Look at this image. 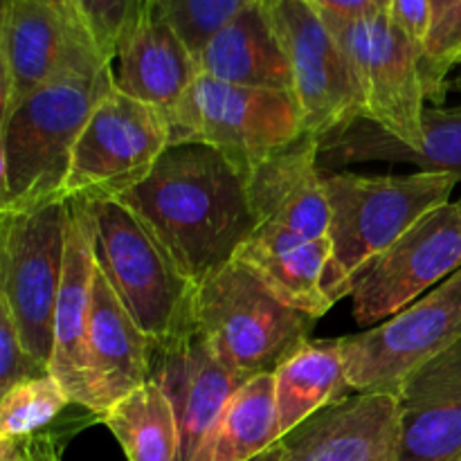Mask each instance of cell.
I'll use <instances>...</instances> for the list:
<instances>
[{
    "instance_id": "cell-30",
    "label": "cell",
    "mask_w": 461,
    "mask_h": 461,
    "mask_svg": "<svg viewBox=\"0 0 461 461\" xmlns=\"http://www.w3.org/2000/svg\"><path fill=\"white\" fill-rule=\"evenodd\" d=\"M252 3L257 0H156V7L196 57L225 23Z\"/></svg>"
},
{
    "instance_id": "cell-21",
    "label": "cell",
    "mask_w": 461,
    "mask_h": 461,
    "mask_svg": "<svg viewBox=\"0 0 461 461\" xmlns=\"http://www.w3.org/2000/svg\"><path fill=\"white\" fill-rule=\"evenodd\" d=\"M115 86L129 97L171 113L196 81V57L158 12L156 0L117 52Z\"/></svg>"
},
{
    "instance_id": "cell-39",
    "label": "cell",
    "mask_w": 461,
    "mask_h": 461,
    "mask_svg": "<svg viewBox=\"0 0 461 461\" xmlns=\"http://www.w3.org/2000/svg\"><path fill=\"white\" fill-rule=\"evenodd\" d=\"M457 205H459V210H461V198H459V201H457Z\"/></svg>"
},
{
    "instance_id": "cell-11",
    "label": "cell",
    "mask_w": 461,
    "mask_h": 461,
    "mask_svg": "<svg viewBox=\"0 0 461 461\" xmlns=\"http://www.w3.org/2000/svg\"><path fill=\"white\" fill-rule=\"evenodd\" d=\"M293 75L304 133L327 138L360 120L351 68L336 34L309 0H261Z\"/></svg>"
},
{
    "instance_id": "cell-10",
    "label": "cell",
    "mask_w": 461,
    "mask_h": 461,
    "mask_svg": "<svg viewBox=\"0 0 461 461\" xmlns=\"http://www.w3.org/2000/svg\"><path fill=\"white\" fill-rule=\"evenodd\" d=\"M461 340V268L408 309L363 333L338 338L354 392L394 390Z\"/></svg>"
},
{
    "instance_id": "cell-8",
    "label": "cell",
    "mask_w": 461,
    "mask_h": 461,
    "mask_svg": "<svg viewBox=\"0 0 461 461\" xmlns=\"http://www.w3.org/2000/svg\"><path fill=\"white\" fill-rule=\"evenodd\" d=\"M66 232L68 201L25 212H0V302L12 311L25 349L48 367Z\"/></svg>"
},
{
    "instance_id": "cell-12",
    "label": "cell",
    "mask_w": 461,
    "mask_h": 461,
    "mask_svg": "<svg viewBox=\"0 0 461 461\" xmlns=\"http://www.w3.org/2000/svg\"><path fill=\"white\" fill-rule=\"evenodd\" d=\"M111 63L79 21L45 0H3L0 14V115L43 86L99 75Z\"/></svg>"
},
{
    "instance_id": "cell-16",
    "label": "cell",
    "mask_w": 461,
    "mask_h": 461,
    "mask_svg": "<svg viewBox=\"0 0 461 461\" xmlns=\"http://www.w3.org/2000/svg\"><path fill=\"white\" fill-rule=\"evenodd\" d=\"M275 461H399V408L390 390L356 392L288 432Z\"/></svg>"
},
{
    "instance_id": "cell-20",
    "label": "cell",
    "mask_w": 461,
    "mask_h": 461,
    "mask_svg": "<svg viewBox=\"0 0 461 461\" xmlns=\"http://www.w3.org/2000/svg\"><path fill=\"white\" fill-rule=\"evenodd\" d=\"M358 162H405L428 174L453 176L461 183V104L426 108L419 147H408L367 120L354 122L349 129L327 135L320 142L322 171Z\"/></svg>"
},
{
    "instance_id": "cell-28",
    "label": "cell",
    "mask_w": 461,
    "mask_h": 461,
    "mask_svg": "<svg viewBox=\"0 0 461 461\" xmlns=\"http://www.w3.org/2000/svg\"><path fill=\"white\" fill-rule=\"evenodd\" d=\"M430 27L421 50V81L432 106H444L450 70L461 63V0H428Z\"/></svg>"
},
{
    "instance_id": "cell-24",
    "label": "cell",
    "mask_w": 461,
    "mask_h": 461,
    "mask_svg": "<svg viewBox=\"0 0 461 461\" xmlns=\"http://www.w3.org/2000/svg\"><path fill=\"white\" fill-rule=\"evenodd\" d=\"M282 439L320 410L354 392L338 340L309 342L273 372Z\"/></svg>"
},
{
    "instance_id": "cell-13",
    "label": "cell",
    "mask_w": 461,
    "mask_h": 461,
    "mask_svg": "<svg viewBox=\"0 0 461 461\" xmlns=\"http://www.w3.org/2000/svg\"><path fill=\"white\" fill-rule=\"evenodd\" d=\"M461 268V210L446 203L428 212L385 252L369 261L351 288L354 318L376 327Z\"/></svg>"
},
{
    "instance_id": "cell-36",
    "label": "cell",
    "mask_w": 461,
    "mask_h": 461,
    "mask_svg": "<svg viewBox=\"0 0 461 461\" xmlns=\"http://www.w3.org/2000/svg\"><path fill=\"white\" fill-rule=\"evenodd\" d=\"M45 3H50L52 7H57V9H61V12L68 14V16L77 18L75 9H72V0H45ZM79 25H81V23H79Z\"/></svg>"
},
{
    "instance_id": "cell-27",
    "label": "cell",
    "mask_w": 461,
    "mask_h": 461,
    "mask_svg": "<svg viewBox=\"0 0 461 461\" xmlns=\"http://www.w3.org/2000/svg\"><path fill=\"white\" fill-rule=\"evenodd\" d=\"M68 405L70 399L52 374L18 383L0 396V441L48 430Z\"/></svg>"
},
{
    "instance_id": "cell-14",
    "label": "cell",
    "mask_w": 461,
    "mask_h": 461,
    "mask_svg": "<svg viewBox=\"0 0 461 461\" xmlns=\"http://www.w3.org/2000/svg\"><path fill=\"white\" fill-rule=\"evenodd\" d=\"M320 142L304 133L248 176V203L255 219L252 239L288 246L327 237L329 201Z\"/></svg>"
},
{
    "instance_id": "cell-3",
    "label": "cell",
    "mask_w": 461,
    "mask_h": 461,
    "mask_svg": "<svg viewBox=\"0 0 461 461\" xmlns=\"http://www.w3.org/2000/svg\"><path fill=\"white\" fill-rule=\"evenodd\" d=\"M457 180L417 171L408 176H363L324 171L331 259L324 288L340 302L351 295L360 270L399 241L428 212L450 203Z\"/></svg>"
},
{
    "instance_id": "cell-1",
    "label": "cell",
    "mask_w": 461,
    "mask_h": 461,
    "mask_svg": "<svg viewBox=\"0 0 461 461\" xmlns=\"http://www.w3.org/2000/svg\"><path fill=\"white\" fill-rule=\"evenodd\" d=\"M117 198L194 286L230 264L255 232L246 178L198 142L169 144L151 174Z\"/></svg>"
},
{
    "instance_id": "cell-2",
    "label": "cell",
    "mask_w": 461,
    "mask_h": 461,
    "mask_svg": "<svg viewBox=\"0 0 461 461\" xmlns=\"http://www.w3.org/2000/svg\"><path fill=\"white\" fill-rule=\"evenodd\" d=\"M115 86V70L68 77L0 115V212L66 201L72 153L90 115Z\"/></svg>"
},
{
    "instance_id": "cell-35",
    "label": "cell",
    "mask_w": 461,
    "mask_h": 461,
    "mask_svg": "<svg viewBox=\"0 0 461 461\" xmlns=\"http://www.w3.org/2000/svg\"><path fill=\"white\" fill-rule=\"evenodd\" d=\"M0 461H27L16 439L0 441Z\"/></svg>"
},
{
    "instance_id": "cell-9",
    "label": "cell",
    "mask_w": 461,
    "mask_h": 461,
    "mask_svg": "<svg viewBox=\"0 0 461 461\" xmlns=\"http://www.w3.org/2000/svg\"><path fill=\"white\" fill-rule=\"evenodd\" d=\"M169 144V113L113 86L81 131L72 153L66 201L122 196L151 174Z\"/></svg>"
},
{
    "instance_id": "cell-33",
    "label": "cell",
    "mask_w": 461,
    "mask_h": 461,
    "mask_svg": "<svg viewBox=\"0 0 461 461\" xmlns=\"http://www.w3.org/2000/svg\"><path fill=\"white\" fill-rule=\"evenodd\" d=\"M16 441L21 444L27 461H61V446L57 444V435L52 432V428Z\"/></svg>"
},
{
    "instance_id": "cell-37",
    "label": "cell",
    "mask_w": 461,
    "mask_h": 461,
    "mask_svg": "<svg viewBox=\"0 0 461 461\" xmlns=\"http://www.w3.org/2000/svg\"><path fill=\"white\" fill-rule=\"evenodd\" d=\"M376 5H378V7L385 9V12H387V5H390V0H376Z\"/></svg>"
},
{
    "instance_id": "cell-31",
    "label": "cell",
    "mask_w": 461,
    "mask_h": 461,
    "mask_svg": "<svg viewBox=\"0 0 461 461\" xmlns=\"http://www.w3.org/2000/svg\"><path fill=\"white\" fill-rule=\"evenodd\" d=\"M50 374L48 365L36 360L23 345L14 324L12 311L0 302V396L7 394L18 383Z\"/></svg>"
},
{
    "instance_id": "cell-23",
    "label": "cell",
    "mask_w": 461,
    "mask_h": 461,
    "mask_svg": "<svg viewBox=\"0 0 461 461\" xmlns=\"http://www.w3.org/2000/svg\"><path fill=\"white\" fill-rule=\"evenodd\" d=\"M329 259V237L288 246H268L250 237L232 261L255 275L288 309L320 320L333 309V300L324 288Z\"/></svg>"
},
{
    "instance_id": "cell-22",
    "label": "cell",
    "mask_w": 461,
    "mask_h": 461,
    "mask_svg": "<svg viewBox=\"0 0 461 461\" xmlns=\"http://www.w3.org/2000/svg\"><path fill=\"white\" fill-rule=\"evenodd\" d=\"M198 72L246 88L293 95V75L261 0L225 23L196 54Z\"/></svg>"
},
{
    "instance_id": "cell-17",
    "label": "cell",
    "mask_w": 461,
    "mask_h": 461,
    "mask_svg": "<svg viewBox=\"0 0 461 461\" xmlns=\"http://www.w3.org/2000/svg\"><path fill=\"white\" fill-rule=\"evenodd\" d=\"M97 261V259H95ZM156 342L138 327L111 282L95 266L86 329V412L102 417L115 403L151 381Z\"/></svg>"
},
{
    "instance_id": "cell-25",
    "label": "cell",
    "mask_w": 461,
    "mask_h": 461,
    "mask_svg": "<svg viewBox=\"0 0 461 461\" xmlns=\"http://www.w3.org/2000/svg\"><path fill=\"white\" fill-rule=\"evenodd\" d=\"M282 441L273 374L246 381L225 405L205 461H255Z\"/></svg>"
},
{
    "instance_id": "cell-29",
    "label": "cell",
    "mask_w": 461,
    "mask_h": 461,
    "mask_svg": "<svg viewBox=\"0 0 461 461\" xmlns=\"http://www.w3.org/2000/svg\"><path fill=\"white\" fill-rule=\"evenodd\" d=\"M151 3L153 0H72V9L99 57L113 66L120 48Z\"/></svg>"
},
{
    "instance_id": "cell-34",
    "label": "cell",
    "mask_w": 461,
    "mask_h": 461,
    "mask_svg": "<svg viewBox=\"0 0 461 461\" xmlns=\"http://www.w3.org/2000/svg\"><path fill=\"white\" fill-rule=\"evenodd\" d=\"M318 12L331 14L338 18H363L376 14V0H309Z\"/></svg>"
},
{
    "instance_id": "cell-32",
    "label": "cell",
    "mask_w": 461,
    "mask_h": 461,
    "mask_svg": "<svg viewBox=\"0 0 461 461\" xmlns=\"http://www.w3.org/2000/svg\"><path fill=\"white\" fill-rule=\"evenodd\" d=\"M387 14L423 50L428 27H430V3L428 0H390Z\"/></svg>"
},
{
    "instance_id": "cell-15",
    "label": "cell",
    "mask_w": 461,
    "mask_h": 461,
    "mask_svg": "<svg viewBox=\"0 0 461 461\" xmlns=\"http://www.w3.org/2000/svg\"><path fill=\"white\" fill-rule=\"evenodd\" d=\"M151 378L174 408L178 461H205L221 414L243 383L216 358L196 329L178 340L156 345Z\"/></svg>"
},
{
    "instance_id": "cell-6",
    "label": "cell",
    "mask_w": 461,
    "mask_h": 461,
    "mask_svg": "<svg viewBox=\"0 0 461 461\" xmlns=\"http://www.w3.org/2000/svg\"><path fill=\"white\" fill-rule=\"evenodd\" d=\"M171 144L198 142L219 151L243 178L304 135L291 93L246 88L198 75L174 111Z\"/></svg>"
},
{
    "instance_id": "cell-4",
    "label": "cell",
    "mask_w": 461,
    "mask_h": 461,
    "mask_svg": "<svg viewBox=\"0 0 461 461\" xmlns=\"http://www.w3.org/2000/svg\"><path fill=\"white\" fill-rule=\"evenodd\" d=\"M81 203L90 221L97 266L138 327L156 345L192 333L198 286L176 268L142 219L117 196Z\"/></svg>"
},
{
    "instance_id": "cell-26",
    "label": "cell",
    "mask_w": 461,
    "mask_h": 461,
    "mask_svg": "<svg viewBox=\"0 0 461 461\" xmlns=\"http://www.w3.org/2000/svg\"><path fill=\"white\" fill-rule=\"evenodd\" d=\"M99 421L113 432L129 461L180 459L174 408L153 378L113 405Z\"/></svg>"
},
{
    "instance_id": "cell-18",
    "label": "cell",
    "mask_w": 461,
    "mask_h": 461,
    "mask_svg": "<svg viewBox=\"0 0 461 461\" xmlns=\"http://www.w3.org/2000/svg\"><path fill=\"white\" fill-rule=\"evenodd\" d=\"M399 461H461V340L394 390Z\"/></svg>"
},
{
    "instance_id": "cell-38",
    "label": "cell",
    "mask_w": 461,
    "mask_h": 461,
    "mask_svg": "<svg viewBox=\"0 0 461 461\" xmlns=\"http://www.w3.org/2000/svg\"><path fill=\"white\" fill-rule=\"evenodd\" d=\"M455 86H457V88L461 90V75H459V79H457V81H455Z\"/></svg>"
},
{
    "instance_id": "cell-19",
    "label": "cell",
    "mask_w": 461,
    "mask_h": 461,
    "mask_svg": "<svg viewBox=\"0 0 461 461\" xmlns=\"http://www.w3.org/2000/svg\"><path fill=\"white\" fill-rule=\"evenodd\" d=\"M95 248L90 221L84 203L68 201L66 259H63L61 291L54 309V349L50 374L61 383L70 403L86 410L88 381H86V329H88L90 297L95 277Z\"/></svg>"
},
{
    "instance_id": "cell-7",
    "label": "cell",
    "mask_w": 461,
    "mask_h": 461,
    "mask_svg": "<svg viewBox=\"0 0 461 461\" xmlns=\"http://www.w3.org/2000/svg\"><path fill=\"white\" fill-rule=\"evenodd\" d=\"M322 18L336 34L351 68L360 120L374 122L408 147H419L428 108L421 48L385 9L363 18H338L331 14H322Z\"/></svg>"
},
{
    "instance_id": "cell-5",
    "label": "cell",
    "mask_w": 461,
    "mask_h": 461,
    "mask_svg": "<svg viewBox=\"0 0 461 461\" xmlns=\"http://www.w3.org/2000/svg\"><path fill=\"white\" fill-rule=\"evenodd\" d=\"M194 320L216 358L241 383L273 374L309 345L318 322L282 304L237 261L198 286Z\"/></svg>"
}]
</instances>
